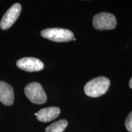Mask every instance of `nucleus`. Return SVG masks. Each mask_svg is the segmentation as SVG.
<instances>
[{
  "mask_svg": "<svg viewBox=\"0 0 132 132\" xmlns=\"http://www.w3.org/2000/svg\"><path fill=\"white\" fill-rule=\"evenodd\" d=\"M21 11V6L19 3H15L12 5L6 11L2 19L0 21V27L3 30L10 28L15 22L20 14Z\"/></svg>",
  "mask_w": 132,
  "mask_h": 132,
  "instance_id": "39448f33",
  "label": "nucleus"
},
{
  "mask_svg": "<svg viewBox=\"0 0 132 132\" xmlns=\"http://www.w3.org/2000/svg\"><path fill=\"white\" fill-rule=\"evenodd\" d=\"M125 127L128 131L132 132V111L128 114L127 118L125 119Z\"/></svg>",
  "mask_w": 132,
  "mask_h": 132,
  "instance_id": "9d476101",
  "label": "nucleus"
},
{
  "mask_svg": "<svg viewBox=\"0 0 132 132\" xmlns=\"http://www.w3.org/2000/svg\"><path fill=\"white\" fill-rule=\"evenodd\" d=\"M14 101L12 87L7 82L0 81V102L6 106H11Z\"/></svg>",
  "mask_w": 132,
  "mask_h": 132,
  "instance_id": "0eeeda50",
  "label": "nucleus"
},
{
  "mask_svg": "<svg viewBox=\"0 0 132 132\" xmlns=\"http://www.w3.org/2000/svg\"><path fill=\"white\" fill-rule=\"evenodd\" d=\"M26 97L33 103L44 104L47 102V95L40 84L32 82L26 86L24 89Z\"/></svg>",
  "mask_w": 132,
  "mask_h": 132,
  "instance_id": "7ed1b4c3",
  "label": "nucleus"
},
{
  "mask_svg": "<svg viewBox=\"0 0 132 132\" xmlns=\"http://www.w3.org/2000/svg\"><path fill=\"white\" fill-rule=\"evenodd\" d=\"M93 26L98 30L113 29L116 26L115 16L108 12H102L95 15L93 18Z\"/></svg>",
  "mask_w": 132,
  "mask_h": 132,
  "instance_id": "20e7f679",
  "label": "nucleus"
},
{
  "mask_svg": "<svg viewBox=\"0 0 132 132\" xmlns=\"http://www.w3.org/2000/svg\"><path fill=\"white\" fill-rule=\"evenodd\" d=\"M40 34L44 38L56 42H67L74 39L72 31L58 28L45 29L41 31Z\"/></svg>",
  "mask_w": 132,
  "mask_h": 132,
  "instance_id": "f03ea898",
  "label": "nucleus"
},
{
  "mask_svg": "<svg viewBox=\"0 0 132 132\" xmlns=\"http://www.w3.org/2000/svg\"><path fill=\"white\" fill-rule=\"evenodd\" d=\"M61 113L60 109L56 106L43 108L35 113L37 120L42 122H48L57 118Z\"/></svg>",
  "mask_w": 132,
  "mask_h": 132,
  "instance_id": "6e6552de",
  "label": "nucleus"
},
{
  "mask_svg": "<svg viewBox=\"0 0 132 132\" xmlns=\"http://www.w3.org/2000/svg\"><path fill=\"white\" fill-rule=\"evenodd\" d=\"M110 81L105 77H99L90 80L84 87L85 93L90 97H98L103 95L108 90Z\"/></svg>",
  "mask_w": 132,
  "mask_h": 132,
  "instance_id": "f257e3e1",
  "label": "nucleus"
},
{
  "mask_svg": "<svg viewBox=\"0 0 132 132\" xmlns=\"http://www.w3.org/2000/svg\"><path fill=\"white\" fill-rule=\"evenodd\" d=\"M68 125V122L65 119L59 120L48 126L45 132H63Z\"/></svg>",
  "mask_w": 132,
  "mask_h": 132,
  "instance_id": "1a4fd4ad",
  "label": "nucleus"
},
{
  "mask_svg": "<svg viewBox=\"0 0 132 132\" xmlns=\"http://www.w3.org/2000/svg\"><path fill=\"white\" fill-rule=\"evenodd\" d=\"M16 66L19 69L26 72H39L44 67L43 62L39 59L32 57L21 58L16 62Z\"/></svg>",
  "mask_w": 132,
  "mask_h": 132,
  "instance_id": "423d86ee",
  "label": "nucleus"
},
{
  "mask_svg": "<svg viewBox=\"0 0 132 132\" xmlns=\"http://www.w3.org/2000/svg\"><path fill=\"white\" fill-rule=\"evenodd\" d=\"M129 87L131 89H132V77H131V78L130 79V80L129 81Z\"/></svg>",
  "mask_w": 132,
  "mask_h": 132,
  "instance_id": "9b49d317",
  "label": "nucleus"
}]
</instances>
